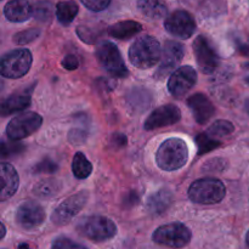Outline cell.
<instances>
[{"label": "cell", "mask_w": 249, "mask_h": 249, "mask_svg": "<svg viewBox=\"0 0 249 249\" xmlns=\"http://www.w3.org/2000/svg\"><path fill=\"white\" fill-rule=\"evenodd\" d=\"M0 175H1L2 180L0 199L4 202L16 194L19 185V179L16 169H15L10 163H1V167H0Z\"/></svg>", "instance_id": "obj_18"}, {"label": "cell", "mask_w": 249, "mask_h": 249, "mask_svg": "<svg viewBox=\"0 0 249 249\" xmlns=\"http://www.w3.org/2000/svg\"><path fill=\"white\" fill-rule=\"evenodd\" d=\"M31 105V94L23 92V94H14L4 100L1 104V114L4 117L9 114L16 113V112L23 111Z\"/></svg>", "instance_id": "obj_20"}, {"label": "cell", "mask_w": 249, "mask_h": 249, "mask_svg": "<svg viewBox=\"0 0 249 249\" xmlns=\"http://www.w3.org/2000/svg\"><path fill=\"white\" fill-rule=\"evenodd\" d=\"M246 241H247V246L249 247V231H248V233H247V237H246Z\"/></svg>", "instance_id": "obj_40"}, {"label": "cell", "mask_w": 249, "mask_h": 249, "mask_svg": "<svg viewBox=\"0 0 249 249\" xmlns=\"http://www.w3.org/2000/svg\"><path fill=\"white\" fill-rule=\"evenodd\" d=\"M5 231H6V230H5V226L1 224V238L5 236Z\"/></svg>", "instance_id": "obj_39"}, {"label": "cell", "mask_w": 249, "mask_h": 249, "mask_svg": "<svg viewBox=\"0 0 249 249\" xmlns=\"http://www.w3.org/2000/svg\"><path fill=\"white\" fill-rule=\"evenodd\" d=\"M62 189V184L57 179H44L36 182L33 187V194L39 198H50L56 196Z\"/></svg>", "instance_id": "obj_23"}, {"label": "cell", "mask_w": 249, "mask_h": 249, "mask_svg": "<svg viewBox=\"0 0 249 249\" xmlns=\"http://www.w3.org/2000/svg\"><path fill=\"white\" fill-rule=\"evenodd\" d=\"M191 231L181 223H172L160 226L153 232V241L170 248H182L191 241Z\"/></svg>", "instance_id": "obj_7"}, {"label": "cell", "mask_w": 249, "mask_h": 249, "mask_svg": "<svg viewBox=\"0 0 249 249\" xmlns=\"http://www.w3.org/2000/svg\"><path fill=\"white\" fill-rule=\"evenodd\" d=\"M33 56L28 49H16L5 53L1 58V75L10 79H18L31 70Z\"/></svg>", "instance_id": "obj_6"}, {"label": "cell", "mask_w": 249, "mask_h": 249, "mask_svg": "<svg viewBox=\"0 0 249 249\" xmlns=\"http://www.w3.org/2000/svg\"><path fill=\"white\" fill-rule=\"evenodd\" d=\"M189 160V147L180 138H170L160 143L156 153V163L165 172H174Z\"/></svg>", "instance_id": "obj_1"}, {"label": "cell", "mask_w": 249, "mask_h": 249, "mask_svg": "<svg viewBox=\"0 0 249 249\" xmlns=\"http://www.w3.org/2000/svg\"><path fill=\"white\" fill-rule=\"evenodd\" d=\"M57 169L58 165L56 164L53 160L45 158V160L39 162L38 164L33 168V172L36 173V174H38V173H50V174H53V173H55Z\"/></svg>", "instance_id": "obj_31"}, {"label": "cell", "mask_w": 249, "mask_h": 249, "mask_svg": "<svg viewBox=\"0 0 249 249\" xmlns=\"http://www.w3.org/2000/svg\"><path fill=\"white\" fill-rule=\"evenodd\" d=\"M43 124V118L36 112H24L9 122L6 135L10 140L18 141L36 133Z\"/></svg>", "instance_id": "obj_8"}, {"label": "cell", "mask_w": 249, "mask_h": 249, "mask_svg": "<svg viewBox=\"0 0 249 249\" xmlns=\"http://www.w3.org/2000/svg\"><path fill=\"white\" fill-rule=\"evenodd\" d=\"M78 11H79V7L77 2L73 0L60 1L56 5V17L62 26H68L72 23L73 19L78 15Z\"/></svg>", "instance_id": "obj_24"}, {"label": "cell", "mask_w": 249, "mask_h": 249, "mask_svg": "<svg viewBox=\"0 0 249 249\" xmlns=\"http://www.w3.org/2000/svg\"><path fill=\"white\" fill-rule=\"evenodd\" d=\"M187 105H189L190 109L194 114L195 121L198 124L208 123L209 119L214 116V112H215V108H214L211 100L201 92L192 95L187 100Z\"/></svg>", "instance_id": "obj_16"}, {"label": "cell", "mask_w": 249, "mask_h": 249, "mask_svg": "<svg viewBox=\"0 0 249 249\" xmlns=\"http://www.w3.org/2000/svg\"><path fill=\"white\" fill-rule=\"evenodd\" d=\"M18 249H31V248H29V246L26 245V243H21V245L18 246Z\"/></svg>", "instance_id": "obj_38"}, {"label": "cell", "mask_w": 249, "mask_h": 249, "mask_svg": "<svg viewBox=\"0 0 249 249\" xmlns=\"http://www.w3.org/2000/svg\"><path fill=\"white\" fill-rule=\"evenodd\" d=\"M39 36H40V31L38 28H31L15 34L14 41L17 45H26L38 39Z\"/></svg>", "instance_id": "obj_30"}, {"label": "cell", "mask_w": 249, "mask_h": 249, "mask_svg": "<svg viewBox=\"0 0 249 249\" xmlns=\"http://www.w3.org/2000/svg\"><path fill=\"white\" fill-rule=\"evenodd\" d=\"M197 83V73L191 66H182L170 75L168 80V90L174 97H182L186 95Z\"/></svg>", "instance_id": "obj_12"}, {"label": "cell", "mask_w": 249, "mask_h": 249, "mask_svg": "<svg viewBox=\"0 0 249 249\" xmlns=\"http://www.w3.org/2000/svg\"><path fill=\"white\" fill-rule=\"evenodd\" d=\"M72 172L77 179H87L92 173V164L89 162L84 153L77 152L72 162Z\"/></svg>", "instance_id": "obj_25"}, {"label": "cell", "mask_w": 249, "mask_h": 249, "mask_svg": "<svg viewBox=\"0 0 249 249\" xmlns=\"http://www.w3.org/2000/svg\"><path fill=\"white\" fill-rule=\"evenodd\" d=\"M173 199V195L169 190L163 189L153 194L147 199V208L151 213L160 214L170 206Z\"/></svg>", "instance_id": "obj_22"}, {"label": "cell", "mask_w": 249, "mask_h": 249, "mask_svg": "<svg viewBox=\"0 0 249 249\" xmlns=\"http://www.w3.org/2000/svg\"><path fill=\"white\" fill-rule=\"evenodd\" d=\"M77 230L92 242H104L116 236L117 226L106 216L92 215L83 219L77 226Z\"/></svg>", "instance_id": "obj_4"}, {"label": "cell", "mask_w": 249, "mask_h": 249, "mask_svg": "<svg viewBox=\"0 0 249 249\" xmlns=\"http://www.w3.org/2000/svg\"><path fill=\"white\" fill-rule=\"evenodd\" d=\"M34 5L31 0H10L4 7V15L10 22H24L33 16Z\"/></svg>", "instance_id": "obj_17"}, {"label": "cell", "mask_w": 249, "mask_h": 249, "mask_svg": "<svg viewBox=\"0 0 249 249\" xmlns=\"http://www.w3.org/2000/svg\"><path fill=\"white\" fill-rule=\"evenodd\" d=\"M45 212L40 204L36 202H24L16 212V221L24 230H33L39 228L45 220Z\"/></svg>", "instance_id": "obj_15"}, {"label": "cell", "mask_w": 249, "mask_h": 249, "mask_svg": "<svg viewBox=\"0 0 249 249\" xmlns=\"http://www.w3.org/2000/svg\"><path fill=\"white\" fill-rule=\"evenodd\" d=\"M23 150V146L18 145V143H6V142H2L1 143V152L4 157H9V156L12 155H17L21 151Z\"/></svg>", "instance_id": "obj_35"}, {"label": "cell", "mask_w": 249, "mask_h": 249, "mask_svg": "<svg viewBox=\"0 0 249 249\" xmlns=\"http://www.w3.org/2000/svg\"><path fill=\"white\" fill-rule=\"evenodd\" d=\"M85 7L95 12L102 11V10L107 9L112 0H80Z\"/></svg>", "instance_id": "obj_34"}, {"label": "cell", "mask_w": 249, "mask_h": 249, "mask_svg": "<svg viewBox=\"0 0 249 249\" xmlns=\"http://www.w3.org/2000/svg\"><path fill=\"white\" fill-rule=\"evenodd\" d=\"M113 143H116L117 146H124L126 143V136L123 135V134H116L113 136Z\"/></svg>", "instance_id": "obj_37"}, {"label": "cell", "mask_w": 249, "mask_h": 249, "mask_svg": "<svg viewBox=\"0 0 249 249\" xmlns=\"http://www.w3.org/2000/svg\"><path fill=\"white\" fill-rule=\"evenodd\" d=\"M194 51L197 65L202 72L209 74L218 68L220 58L214 45L207 36H197L194 43Z\"/></svg>", "instance_id": "obj_10"}, {"label": "cell", "mask_w": 249, "mask_h": 249, "mask_svg": "<svg viewBox=\"0 0 249 249\" xmlns=\"http://www.w3.org/2000/svg\"><path fill=\"white\" fill-rule=\"evenodd\" d=\"M162 57L160 44L155 36H143L136 39L129 49V61L140 70L156 66Z\"/></svg>", "instance_id": "obj_2"}, {"label": "cell", "mask_w": 249, "mask_h": 249, "mask_svg": "<svg viewBox=\"0 0 249 249\" xmlns=\"http://www.w3.org/2000/svg\"><path fill=\"white\" fill-rule=\"evenodd\" d=\"M138 9L150 19H160L167 15V5L163 0H139Z\"/></svg>", "instance_id": "obj_21"}, {"label": "cell", "mask_w": 249, "mask_h": 249, "mask_svg": "<svg viewBox=\"0 0 249 249\" xmlns=\"http://www.w3.org/2000/svg\"><path fill=\"white\" fill-rule=\"evenodd\" d=\"M181 119V112L179 107L175 105H164L156 108L147 119L145 121L143 128L146 130H155V129L164 128V126L177 124Z\"/></svg>", "instance_id": "obj_14"}, {"label": "cell", "mask_w": 249, "mask_h": 249, "mask_svg": "<svg viewBox=\"0 0 249 249\" xmlns=\"http://www.w3.org/2000/svg\"><path fill=\"white\" fill-rule=\"evenodd\" d=\"M196 142L197 147H198V155H203V153L209 152V151L215 150V148H218L221 145L220 140L213 139L207 133H202L199 135H197Z\"/></svg>", "instance_id": "obj_28"}, {"label": "cell", "mask_w": 249, "mask_h": 249, "mask_svg": "<svg viewBox=\"0 0 249 249\" xmlns=\"http://www.w3.org/2000/svg\"><path fill=\"white\" fill-rule=\"evenodd\" d=\"M247 111H248V113H249V100L247 101Z\"/></svg>", "instance_id": "obj_41"}, {"label": "cell", "mask_w": 249, "mask_h": 249, "mask_svg": "<svg viewBox=\"0 0 249 249\" xmlns=\"http://www.w3.org/2000/svg\"><path fill=\"white\" fill-rule=\"evenodd\" d=\"M88 195L87 191H82L79 194H75L73 196L68 197L67 199L62 202L57 208L53 211V215H51V220L55 225L62 226L70 223L87 204L88 202Z\"/></svg>", "instance_id": "obj_9"}, {"label": "cell", "mask_w": 249, "mask_h": 249, "mask_svg": "<svg viewBox=\"0 0 249 249\" xmlns=\"http://www.w3.org/2000/svg\"><path fill=\"white\" fill-rule=\"evenodd\" d=\"M128 102L135 111H143L150 106L151 94L147 90L135 88L128 94Z\"/></svg>", "instance_id": "obj_26"}, {"label": "cell", "mask_w": 249, "mask_h": 249, "mask_svg": "<svg viewBox=\"0 0 249 249\" xmlns=\"http://www.w3.org/2000/svg\"><path fill=\"white\" fill-rule=\"evenodd\" d=\"M77 34L79 36V38L82 39L83 41L89 44H94L95 40L99 38V33L92 32L91 29L88 28V27L85 26H80L79 28H77Z\"/></svg>", "instance_id": "obj_33"}, {"label": "cell", "mask_w": 249, "mask_h": 249, "mask_svg": "<svg viewBox=\"0 0 249 249\" xmlns=\"http://www.w3.org/2000/svg\"><path fill=\"white\" fill-rule=\"evenodd\" d=\"M185 49L181 43L175 40H168L165 43L164 49H163L160 67L156 71V78L162 79L165 75L169 74L170 72H173L182 61Z\"/></svg>", "instance_id": "obj_13"}, {"label": "cell", "mask_w": 249, "mask_h": 249, "mask_svg": "<svg viewBox=\"0 0 249 249\" xmlns=\"http://www.w3.org/2000/svg\"><path fill=\"white\" fill-rule=\"evenodd\" d=\"M233 130H235V126H233V124L231 122L223 121L221 119V121L214 122L208 128L207 134L209 136H212L213 139L219 140V139L224 138V136H229L230 134H232Z\"/></svg>", "instance_id": "obj_27"}, {"label": "cell", "mask_w": 249, "mask_h": 249, "mask_svg": "<svg viewBox=\"0 0 249 249\" xmlns=\"http://www.w3.org/2000/svg\"><path fill=\"white\" fill-rule=\"evenodd\" d=\"M53 7L50 1H39L34 5L33 16L36 21L50 22L53 17Z\"/></svg>", "instance_id": "obj_29"}, {"label": "cell", "mask_w": 249, "mask_h": 249, "mask_svg": "<svg viewBox=\"0 0 249 249\" xmlns=\"http://www.w3.org/2000/svg\"><path fill=\"white\" fill-rule=\"evenodd\" d=\"M95 55L102 68L111 75L118 78H124L128 75L129 71L125 67L121 51L112 41H101L96 46Z\"/></svg>", "instance_id": "obj_5"}, {"label": "cell", "mask_w": 249, "mask_h": 249, "mask_svg": "<svg viewBox=\"0 0 249 249\" xmlns=\"http://www.w3.org/2000/svg\"><path fill=\"white\" fill-rule=\"evenodd\" d=\"M142 31V26L136 21H122L112 24L108 28V34L116 39L125 40Z\"/></svg>", "instance_id": "obj_19"}, {"label": "cell", "mask_w": 249, "mask_h": 249, "mask_svg": "<svg viewBox=\"0 0 249 249\" xmlns=\"http://www.w3.org/2000/svg\"><path fill=\"white\" fill-rule=\"evenodd\" d=\"M165 31L180 39H189L196 31V21L190 12L178 10L165 18Z\"/></svg>", "instance_id": "obj_11"}, {"label": "cell", "mask_w": 249, "mask_h": 249, "mask_svg": "<svg viewBox=\"0 0 249 249\" xmlns=\"http://www.w3.org/2000/svg\"><path fill=\"white\" fill-rule=\"evenodd\" d=\"M62 66L65 70L74 71L79 67V61H78V58L74 55H67L62 60Z\"/></svg>", "instance_id": "obj_36"}, {"label": "cell", "mask_w": 249, "mask_h": 249, "mask_svg": "<svg viewBox=\"0 0 249 249\" xmlns=\"http://www.w3.org/2000/svg\"><path fill=\"white\" fill-rule=\"evenodd\" d=\"M53 249H87L84 246L66 237H60L53 243Z\"/></svg>", "instance_id": "obj_32"}, {"label": "cell", "mask_w": 249, "mask_h": 249, "mask_svg": "<svg viewBox=\"0 0 249 249\" xmlns=\"http://www.w3.org/2000/svg\"><path fill=\"white\" fill-rule=\"evenodd\" d=\"M226 187L223 181L213 178L197 180L189 189V198L198 204H216L224 199Z\"/></svg>", "instance_id": "obj_3"}]
</instances>
